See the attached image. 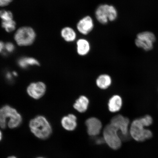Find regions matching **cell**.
Masks as SVG:
<instances>
[{
  "label": "cell",
  "instance_id": "cell-2",
  "mask_svg": "<svg viewBox=\"0 0 158 158\" xmlns=\"http://www.w3.org/2000/svg\"><path fill=\"white\" fill-rule=\"evenodd\" d=\"M9 119L7 125L11 129L18 127L22 122L21 114L16 110L9 105L0 108V127L5 129L7 126V120Z\"/></svg>",
  "mask_w": 158,
  "mask_h": 158
},
{
  "label": "cell",
  "instance_id": "cell-30",
  "mask_svg": "<svg viewBox=\"0 0 158 158\" xmlns=\"http://www.w3.org/2000/svg\"><path fill=\"white\" fill-rule=\"evenodd\" d=\"M45 158L42 157H37V158Z\"/></svg>",
  "mask_w": 158,
  "mask_h": 158
},
{
  "label": "cell",
  "instance_id": "cell-25",
  "mask_svg": "<svg viewBox=\"0 0 158 158\" xmlns=\"http://www.w3.org/2000/svg\"><path fill=\"white\" fill-rule=\"evenodd\" d=\"M105 142L104 138H100L96 140V143L97 144H102Z\"/></svg>",
  "mask_w": 158,
  "mask_h": 158
},
{
  "label": "cell",
  "instance_id": "cell-8",
  "mask_svg": "<svg viewBox=\"0 0 158 158\" xmlns=\"http://www.w3.org/2000/svg\"><path fill=\"white\" fill-rule=\"evenodd\" d=\"M130 123L129 118L120 114L112 118L110 123L117 128L121 135L124 137H127L129 134Z\"/></svg>",
  "mask_w": 158,
  "mask_h": 158
},
{
  "label": "cell",
  "instance_id": "cell-7",
  "mask_svg": "<svg viewBox=\"0 0 158 158\" xmlns=\"http://www.w3.org/2000/svg\"><path fill=\"white\" fill-rule=\"evenodd\" d=\"M156 37L153 33L145 31L139 33L135 40V44L137 47L148 51L153 48V43L156 41Z\"/></svg>",
  "mask_w": 158,
  "mask_h": 158
},
{
  "label": "cell",
  "instance_id": "cell-29",
  "mask_svg": "<svg viewBox=\"0 0 158 158\" xmlns=\"http://www.w3.org/2000/svg\"><path fill=\"white\" fill-rule=\"evenodd\" d=\"M7 158H17V157L14 156H10Z\"/></svg>",
  "mask_w": 158,
  "mask_h": 158
},
{
  "label": "cell",
  "instance_id": "cell-17",
  "mask_svg": "<svg viewBox=\"0 0 158 158\" xmlns=\"http://www.w3.org/2000/svg\"><path fill=\"white\" fill-rule=\"evenodd\" d=\"M61 35L64 40L68 42H73L77 38L76 31L70 27H66L63 28L61 31Z\"/></svg>",
  "mask_w": 158,
  "mask_h": 158
},
{
  "label": "cell",
  "instance_id": "cell-27",
  "mask_svg": "<svg viewBox=\"0 0 158 158\" xmlns=\"http://www.w3.org/2000/svg\"><path fill=\"white\" fill-rule=\"evenodd\" d=\"M2 138V132L0 130V141H1Z\"/></svg>",
  "mask_w": 158,
  "mask_h": 158
},
{
  "label": "cell",
  "instance_id": "cell-4",
  "mask_svg": "<svg viewBox=\"0 0 158 158\" xmlns=\"http://www.w3.org/2000/svg\"><path fill=\"white\" fill-rule=\"evenodd\" d=\"M105 143L111 149L118 150L121 147L122 139L117 128L110 123L106 126L103 130Z\"/></svg>",
  "mask_w": 158,
  "mask_h": 158
},
{
  "label": "cell",
  "instance_id": "cell-11",
  "mask_svg": "<svg viewBox=\"0 0 158 158\" xmlns=\"http://www.w3.org/2000/svg\"><path fill=\"white\" fill-rule=\"evenodd\" d=\"M94 27L93 20L88 15L81 19L77 25V28L79 32L85 35L90 33L93 29Z\"/></svg>",
  "mask_w": 158,
  "mask_h": 158
},
{
  "label": "cell",
  "instance_id": "cell-1",
  "mask_svg": "<svg viewBox=\"0 0 158 158\" xmlns=\"http://www.w3.org/2000/svg\"><path fill=\"white\" fill-rule=\"evenodd\" d=\"M29 127L31 131L37 137L41 139H45L52 134V126L44 116H37L29 122Z\"/></svg>",
  "mask_w": 158,
  "mask_h": 158
},
{
  "label": "cell",
  "instance_id": "cell-3",
  "mask_svg": "<svg viewBox=\"0 0 158 158\" xmlns=\"http://www.w3.org/2000/svg\"><path fill=\"white\" fill-rule=\"evenodd\" d=\"M145 127L140 118H136L130 124L129 134L134 140L137 142H143L151 139L152 137V132Z\"/></svg>",
  "mask_w": 158,
  "mask_h": 158
},
{
  "label": "cell",
  "instance_id": "cell-22",
  "mask_svg": "<svg viewBox=\"0 0 158 158\" xmlns=\"http://www.w3.org/2000/svg\"><path fill=\"white\" fill-rule=\"evenodd\" d=\"M6 50L9 52H13L15 50V47L12 43H7L5 45Z\"/></svg>",
  "mask_w": 158,
  "mask_h": 158
},
{
  "label": "cell",
  "instance_id": "cell-10",
  "mask_svg": "<svg viewBox=\"0 0 158 158\" xmlns=\"http://www.w3.org/2000/svg\"><path fill=\"white\" fill-rule=\"evenodd\" d=\"M85 124L89 135L95 137L100 133L102 129V124L98 118L95 117L89 118L86 120Z\"/></svg>",
  "mask_w": 158,
  "mask_h": 158
},
{
  "label": "cell",
  "instance_id": "cell-26",
  "mask_svg": "<svg viewBox=\"0 0 158 158\" xmlns=\"http://www.w3.org/2000/svg\"><path fill=\"white\" fill-rule=\"evenodd\" d=\"M5 47V45L4 43L2 41H0V53L2 52Z\"/></svg>",
  "mask_w": 158,
  "mask_h": 158
},
{
  "label": "cell",
  "instance_id": "cell-9",
  "mask_svg": "<svg viewBox=\"0 0 158 158\" xmlns=\"http://www.w3.org/2000/svg\"><path fill=\"white\" fill-rule=\"evenodd\" d=\"M46 89V85L43 82H33L27 87V91L31 97L38 100L44 95Z\"/></svg>",
  "mask_w": 158,
  "mask_h": 158
},
{
  "label": "cell",
  "instance_id": "cell-5",
  "mask_svg": "<svg viewBox=\"0 0 158 158\" xmlns=\"http://www.w3.org/2000/svg\"><path fill=\"white\" fill-rule=\"evenodd\" d=\"M95 16L99 23L106 24L109 21L115 20L117 18L118 12L113 6L102 4L99 6L96 9Z\"/></svg>",
  "mask_w": 158,
  "mask_h": 158
},
{
  "label": "cell",
  "instance_id": "cell-19",
  "mask_svg": "<svg viewBox=\"0 0 158 158\" xmlns=\"http://www.w3.org/2000/svg\"><path fill=\"white\" fill-rule=\"evenodd\" d=\"M2 27L5 29L7 32H10L15 30V28L16 23L13 20L7 21H2Z\"/></svg>",
  "mask_w": 158,
  "mask_h": 158
},
{
  "label": "cell",
  "instance_id": "cell-14",
  "mask_svg": "<svg viewBox=\"0 0 158 158\" xmlns=\"http://www.w3.org/2000/svg\"><path fill=\"white\" fill-rule=\"evenodd\" d=\"M89 103V99L85 96H81L76 101L73 107L79 112L84 113L87 110Z\"/></svg>",
  "mask_w": 158,
  "mask_h": 158
},
{
  "label": "cell",
  "instance_id": "cell-18",
  "mask_svg": "<svg viewBox=\"0 0 158 158\" xmlns=\"http://www.w3.org/2000/svg\"><path fill=\"white\" fill-rule=\"evenodd\" d=\"M18 64L21 68L27 69L30 66H39L40 63L36 59L30 57H23L18 60Z\"/></svg>",
  "mask_w": 158,
  "mask_h": 158
},
{
  "label": "cell",
  "instance_id": "cell-28",
  "mask_svg": "<svg viewBox=\"0 0 158 158\" xmlns=\"http://www.w3.org/2000/svg\"><path fill=\"white\" fill-rule=\"evenodd\" d=\"M12 74L14 76H18V74L16 72H13L12 73Z\"/></svg>",
  "mask_w": 158,
  "mask_h": 158
},
{
  "label": "cell",
  "instance_id": "cell-24",
  "mask_svg": "<svg viewBox=\"0 0 158 158\" xmlns=\"http://www.w3.org/2000/svg\"><path fill=\"white\" fill-rule=\"evenodd\" d=\"M6 78L9 81L11 80H12V75L9 72H8L6 73Z\"/></svg>",
  "mask_w": 158,
  "mask_h": 158
},
{
  "label": "cell",
  "instance_id": "cell-20",
  "mask_svg": "<svg viewBox=\"0 0 158 158\" xmlns=\"http://www.w3.org/2000/svg\"><path fill=\"white\" fill-rule=\"evenodd\" d=\"M0 17L3 21H7L12 20L13 16L11 12L2 10L0 11Z\"/></svg>",
  "mask_w": 158,
  "mask_h": 158
},
{
  "label": "cell",
  "instance_id": "cell-13",
  "mask_svg": "<svg viewBox=\"0 0 158 158\" xmlns=\"http://www.w3.org/2000/svg\"><path fill=\"white\" fill-rule=\"evenodd\" d=\"M122 104L123 101L121 97L118 95H114L108 101V110L112 113H115L121 109Z\"/></svg>",
  "mask_w": 158,
  "mask_h": 158
},
{
  "label": "cell",
  "instance_id": "cell-21",
  "mask_svg": "<svg viewBox=\"0 0 158 158\" xmlns=\"http://www.w3.org/2000/svg\"><path fill=\"white\" fill-rule=\"evenodd\" d=\"M140 118L145 127H149L153 123V118L149 114H146L143 117Z\"/></svg>",
  "mask_w": 158,
  "mask_h": 158
},
{
  "label": "cell",
  "instance_id": "cell-16",
  "mask_svg": "<svg viewBox=\"0 0 158 158\" xmlns=\"http://www.w3.org/2000/svg\"><path fill=\"white\" fill-rule=\"evenodd\" d=\"M112 79L109 75L103 74L98 77L96 80V84L98 87L102 89H106L112 84Z\"/></svg>",
  "mask_w": 158,
  "mask_h": 158
},
{
  "label": "cell",
  "instance_id": "cell-15",
  "mask_svg": "<svg viewBox=\"0 0 158 158\" xmlns=\"http://www.w3.org/2000/svg\"><path fill=\"white\" fill-rule=\"evenodd\" d=\"M77 52L80 56H84L89 52L90 46L89 43L85 39H80L77 42Z\"/></svg>",
  "mask_w": 158,
  "mask_h": 158
},
{
  "label": "cell",
  "instance_id": "cell-6",
  "mask_svg": "<svg viewBox=\"0 0 158 158\" xmlns=\"http://www.w3.org/2000/svg\"><path fill=\"white\" fill-rule=\"evenodd\" d=\"M35 37V31L32 28L29 27H23L16 31L15 39L20 46H27L32 44Z\"/></svg>",
  "mask_w": 158,
  "mask_h": 158
},
{
  "label": "cell",
  "instance_id": "cell-23",
  "mask_svg": "<svg viewBox=\"0 0 158 158\" xmlns=\"http://www.w3.org/2000/svg\"><path fill=\"white\" fill-rule=\"evenodd\" d=\"M12 0H0V6H5L8 5Z\"/></svg>",
  "mask_w": 158,
  "mask_h": 158
},
{
  "label": "cell",
  "instance_id": "cell-12",
  "mask_svg": "<svg viewBox=\"0 0 158 158\" xmlns=\"http://www.w3.org/2000/svg\"><path fill=\"white\" fill-rule=\"evenodd\" d=\"M61 124L62 127L67 131H73L77 125L76 116L74 114H69L64 116L61 120Z\"/></svg>",
  "mask_w": 158,
  "mask_h": 158
}]
</instances>
